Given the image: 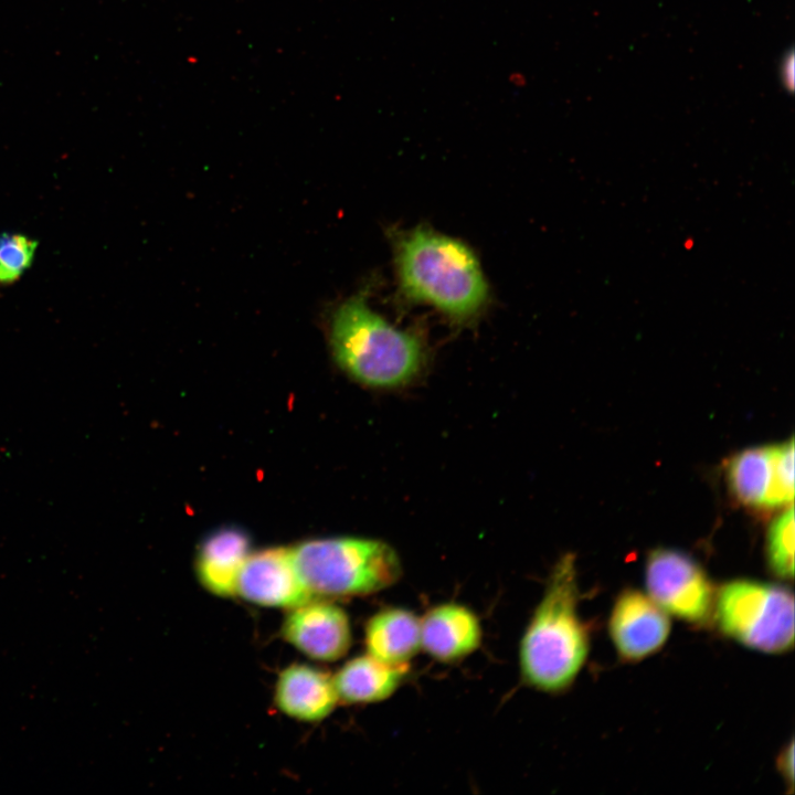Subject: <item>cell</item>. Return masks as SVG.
Masks as SVG:
<instances>
[{
    "label": "cell",
    "instance_id": "6da1fadb",
    "mask_svg": "<svg viewBox=\"0 0 795 795\" xmlns=\"http://www.w3.org/2000/svg\"><path fill=\"white\" fill-rule=\"evenodd\" d=\"M399 287L456 322L476 318L489 286L474 251L463 241L426 227L400 235L394 247Z\"/></svg>",
    "mask_w": 795,
    "mask_h": 795
},
{
    "label": "cell",
    "instance_id": "7a4b0ae2",
    "mask_svg": "<svg viewBox=\"0 0 795 795\" xmlns=\"http://www.w3.org/2000/svg\"><path fill=\"white\" fill-rule=\"evenodd\" d=\"M577 604L575 558L568 553L554 565L520 642V672L531 688L548 693L563 691L582 669L590 634Z\"/></svg>",
    "mask_w": 795,
    "mask_h": 795
},
{
    "label": "cell",
    "instance_id": "3957f363",
    "mask_svg": "<svg viewBox=\"0 0 795 795\" xmlns=\"http://www.w3.org/2000/svg\"><path fill=\"white\" fill-rule=\"evenodd\" d=\"M329 342L337 364L351 379L372 389L411 384L426 361L423 339L392 325L369 305L362 292L336 308Z\"/></svg>",
    "mask_w": 795,
    "mask_h": 795
},
{
    "label": "cell",
    "instance_id": "277c9868",
    "mask_svg": "<svg viewBox=\"0 0 795 795\" xmlns=\"http://www.w3.org/2000/svg\"><path fill=\"white\" fill-rule=\"evenodd\" d=\"M290 552L311 597L331 600L370 595L395 584L403 572L396 551L377 539H311L290 548Z\"/></svg>",
    "mask_w": 795,
    "mask_h": 795
},
{
    "label": "cell",
    "instance_id": "5b68a950",
    "mask_svg": "<svg viewBox=\"0 0 795 795\" xmlns=\"http://www.w3.org/2000/svg\"><path fill=\"white\" fill-rule=\"evenodd\" d=\"M720 630L740 644L766 654H783L794 645V595L780 584L734 580L714 598Z\"/></svg>",
    "mask_w": 795,
    "mask_h": 795
},
{
    "label": "cell",
    "instance_id": "8992f818",
    "mask_svg": "<svg viewBox=\"0 0 795 795\" xmlns=\"http://www.w3.org/2000/svg\"><path fill=\"white\" fill-rule=\"evenodd\" d=\"M648 596L667 614L690 624L711 616L716 594L703 569L689 555L670 549L649 553L645 568Z\"/></svg>",
    "mask_w": 795,
    "mask_h": 795
},
{
    "label": "cell",
    "instance_id": "52a82bcc",
    "mask_svg": "<svg viewBox=\"0 0 795 795\" xmlns=\"http://www.w3.org/2000/svg\"><path fill=\"white\" fill-rule=\"evenodd\" d=\"M280 636L306 657L326 662L341 659L352 642L346 611L319 597L288 608L280 626Z\"/></svg>",
    "mask_w": 795,
    "mask_h": 795
},
{
    "label": "cell",
    "instance_id": "ba28073f",
    "mask_svg": "<svg viewBox=\"0 0 795 795\" xmlns=\"http://www.w3.org/2000/svg\"><path fill=\"white\" fill-rule=\"evenodd\" d=\"M235 592L248 603L285 610L312 598L296 571L290 548L284 547L251 552L240 570Z\"/></svg>",
    "mask_w": 795,
    "mask_h": 795
},
{
    "label": "cell",
    "instance_id": "9c48e42d",
    "mask_svg": "<svg viewBox=\"0 0 795 795\" xmlns=\"http://www.w3.org/2000/svg\"><path fill=\"white\" fill-rule=\"evenodd\" d=\"M668 614L638 590L621 592L612 607L608 630L619 657L639 661L658 651L669 637Z\"/></svg>",
    "mask_w": 795,
    "mask_h": 795
},
{
    "label": "cell",
    "instance_id": "30bf717a",
    "mask_svg": "<svg viewBox=\"0 0 795 795\" xmlns=\"http://www.w3.org/2000/svg\"><path fill=\"white\" fill-rule=\"evenodd\" d=\"M274 704L285 716L303 721L326 719L339 702L333 678L308 664L294 662L277 676Z\"/></svg>",
    "mask_w": 795,
    "mask_h": 795
},
{
    "label": "cell",
    "instance_id": "8fae6325",
    "mask_svg": "<svg viewBox=\"0 0 795 795\" xmlns=\"http://www.w3.org/2000/svg\"><path fill=\"white\" fill-rule=\"evenodd\" d=\"M479 618L468 607L443 603L421 619V649L441 662H454L473 654L480 645Z\"/></svg>",
    "mask_w": 795,
    "mask_h": 795
},
{
    "label": "cell",
    "instance_id": "7c38bea8",
    "mask_svg": "<svg viewBox=\"0 0 795 795\" xmlns=\"http://www.w3.org/2000/svg\"><path fill=\"white\" fill-rule=\"evenodd\" d=\"M251 553L248 534L237 527H223L201 542L194 570L202 587L219 597H234L240 570Z\"/></svg>",
    "mask_w": 795,
    "mask_h": 795
},
{
    "label": "cell",
    "instance_id": "4fadbf2b",
    "mask_svg": "<svg viewBox=\"0 0 795 795\" xmlns=\"http://www.w3.org/2000/svg\"><path fill=\"white\" fill-rule=\"evenodd\" d=\"M409 665H392L365 654L357 656L332 676L339 702L373 703L390 698L403 683Z\"/></svg>",
    "mask_w": 795,
    "mask_h": 795
},
{
    "label": "cell",
    "instance_id": "5bb4252c",
    "mask_svg": "<svg viewBox=\"0 0 795 795\" xmlns=\"http://www.w3.org/2000/svg\"><path fill=\"white\" fill-rule=\"evenodd\" d=\"M367 654L392 665H409L421 649V619L402 607L374 613L364 627Z\"/></svg>",
    "mask_w": 795,
    "mask_h": 795
},
{
    "label": "cell",
    "instance_id": "9a60e30c",
    "mask_svg": "<svg viewBox=\"0 0 795 795\" xmlns=\"http://www.w3.org/2000/svg\"><path fill=\"white\" fill-rule=\"evenodd\" d=\"M727 476L733 495L742 504L768 507L773 481L772 446L738 453L728 464Z\"/></svg>",
    "mask_w": 795,
    "mask_h": 795
},
{
    "label": "cell",
    "instance_id": "2e32d148",
    "mask_svg": "<svg viewBox=\"0 0 795 795\" xmlns=\"http://www.w3.org/2000/svg\"><path fill=\"white\" fill-rule=\"evenodd\" d=\"M767 559L772 572L781 579L794 575V509L783 511L770 526Z\"/></svg>",
    "mask_w": 795,
    "mask_h": 795
},
{
    "label": "cell",
    "instance_id": "e0dca14e",
    "mask_svg": "<svg viewBox=\"0 0 795 795\" xmlns=\"http://www.w3.org/2000/svg\"><path fill=\"white\" fill-rule=\"evenodd\" d=\"M38 242L21 233L0 232V286L18 282L31 267Z\"/></svg>",
    "mask_w": 795,
    "mask_h": 795
},
{
    "label": "cell",
    "instance_id": "ac0fdd59",
    "mask_svg": "<svg viewBox=\"0 0 795 795\" xmlns=\"http://www.w3.org/2000/svg\"><path fill=\"white\" fill-rule=\"evenodd\" d=\"M773 481L768 507L793 504L794 498V442L772 446Z\"/></svg>",
    "mask_w": 795,
    "mask_h": 795
},
{
    "label": "cell",
    "instance_id": "d6986e66",
    "mask_svg": "<svg viewBox=\"0 0 795 795\" xmlns=\"http://www.w3.org/2000/svg\"><path fill=\"white\" fill-rule=\"evenodd\" d=\"M777 768L785 781L787 787L793 789L794 785V742L791 741L788 745L781 752L777 759Z\"/></svg>",
    "mask_w": 795,
    "mask_h": 795
},
{
    "label": "cell",
    "instance_id": "ffe728a7",
    "mask_svg": "<svg viewBox=\"0 0 795 795\" xmlns=\"http://www.w3.org/2000/svg\"><path fill=\"white\" fill-rule=\"evenodd\" d=\"M795 61H794V53L791 51L782 60L781 66H780V76L781 81L784 85V87L787 91H792L794 88V80H795Z\"/></svg>",
    "mask_w": 795,
    "mask_h": 795
}]
</instances>
